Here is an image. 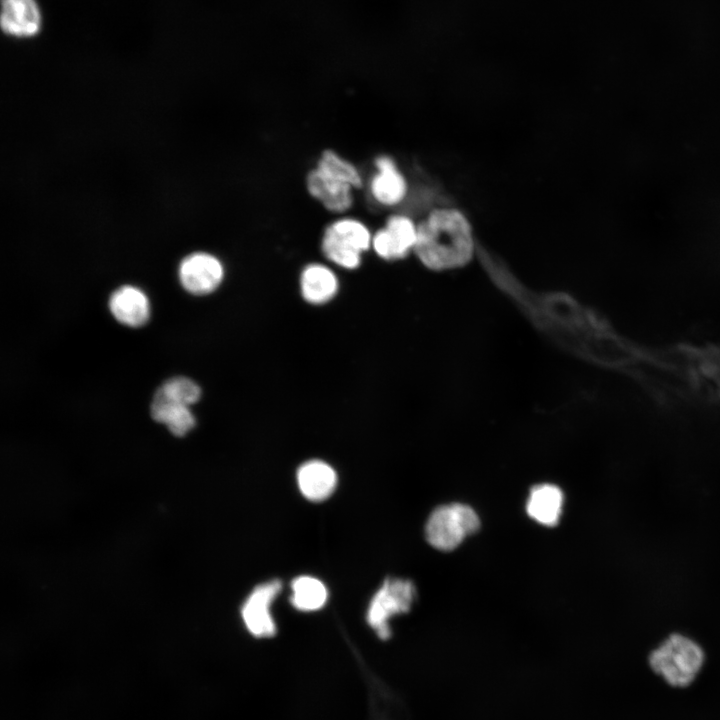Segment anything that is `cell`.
I'll return each mask as SVG.
<instances>
[{
	"label": "cell",
	"mask_w": 720,
	"mask_h": 720,
	"mask_svg": "<svg viewBox=\"0 0 720 720\" xmlns=\"http://www.w3.org/2000/svg\"><path fill=\"white\" fill-rule=\"evenodd\" d=\"M413 250L419 260L431 270L464 266L473 254L469 222L457 210H434L417 225V239Z\"/></svg>",
	"instance_id": "6da1fadb"
},
{
	"label": "cell",
	"mask_w": 720,
	"mask_h": 720,
	"mask_svg": "<svg viewBox=\"0 0 720 720\" xmlns=\"http://www.w3.org/2000/svg\"><path fill=\"white\" fill-rule=\"evenodd\" d=\"M373 233L360 219L342 216L323 231L321 251L327 260L347 269H357L364 252L371 249Z\"/></svg>",
	"instance_id": "7a4b0ae2"
},
{
	"label": "cell",
	"mask_w": 720,
	"mask_h": 720,
	"mask_svg": "<svg viewBox=\"0 0 720 720\" xmlns=\"http://www.w3.org/2000/svg\"><path fill=\"white\" fill-rule=\"evenodd\" d=\"M704 663L701 647L680 634H672L649 656L651 669L671 686H688Z\"/></svg>",
	"instance_id": "3957f363"
},
{
	"label": "cell",
	"mask_w": 720,
	"mask_h": 720,
	"mask_svg": "<svg viewBox=\"0 0 720 720\" xmlns=\"http://www.w3.org/2000/svg\"><path fill=\"white\" fill-rule=\"evenodd\" d=\"M480 527L476 512L468 505L452 503L437 507L429 516L425 534L431 546L438 550L455 549L465 537Z\"/></svg>",
	"instance_id": "277c9868"
},
{
	"label": "cell",
	"mask_w": 720,
	"mask_h": 720,
	"mask_svg": "<svg viewBox=\"0 0 720 720\" xmlns=\"http://www.w3.org/2000/svg\"><path fill=\"white\" fill-rule=\"evenodd\" d=\"M415 596V587L409 580L390 578L384 581L367 610V622L381 639L390 637V619L408 612Z\"/></svg>",
	"instance_id": "5b68a950"
},
{
	"label": "cell",
	"mask_w": 720,
	"mask_h": 720,
	"mask_svg": "<svg viewBox=\"0 0 720 720\" xmlns=\"http://www.w3.org/2000/svg\"><path fill=\"white\" fill-rule=\"evenodd\" d=\"M416 239L417 225L409 217L391 215L385 225L373 233L371 248L384 260H399L414 249Z\"/></svg>",
	"instance_id": "8992f818"
},
{
	"label": "cell",
	"mask_w": 720,
	"mask_h": 720,
	"mask_svg": "<svg viewBox=\"0 0 720 720\" xmlns=\"http://www.w3.org/2000/svg\"><path fill=\"white\" fill-rule=\"evenodd\" d=\"M224 277L222 262L207 252L187 255L179 266V279L183 287L194 295L215 291Z\"/></svg>",
	"instance_id": "52a82bcc"
},
{
	"label": "cell",
	"mask_w": 720,
	"mask_h": 720,
	"mask_svg": "<svg viewBox=\"0 0 720 720\" xmlns=\"http://www.w3.org/2000/svg\"><path fill=\"white\" fill-rule=\"evenodd\" d=\"M279 580H271L254 588L244 602L241 614L247 630L257 638L275 635L276 625L270 612L275 597L281 590Z\"/></svg>",
	"instance_id": "ba28073f"
},
{
	"label": "cell",
	"mask_w": 720,
	"mask_h": 720,
	"mask_svg": "<svg viewBox=\"0 0 720 720\" xmlns=\"http://www.w3.org/2000/svg\"><path fill=\"white\" fill-rule=\"evenodd\" d=\"M305 186L309 195L331 213L343 214L353 206L354 188L323 174L316 167L306 174Z\"/></svg>",
	"instance_id": "9c48e42d"
},
{
	"label": "cell",
	"mask_w": 720,
	"mask_h": 720,
	"mask_svg": "<svg viewBox=\"0 0 720 720\" xmlns=\"http://www.w3.org/2000/svg\"><path fill=\"white\" fill-rule=\"evenodd\" d=\"M374 165L377 172L369 181V192L373 200L387 207L399 204L406 195L407 183L394 160L380 155L375 158Z\"/></svg>",
	"instance_id": "30bf717a"
},
{
	"label": "cell",
	"mask_w": 720,
	"mask_h": 720,
	"mask_svg": "<svg viewBox=\"0 0 720 720\" xmlns=\"http://www.w3.org/2000/svg\"><path fill=\"white\" fill-rule=\"evenodd\" d=\"M1 29L8 35L30 37L39 30L40 15L35 0H1Z\"/></svg>",
	"instance_id": "8fae6325"
},
{
	"label": "cell",
	"mask_w": 720,
	"mask_h": 720,
	"mask_svg": "<svg viewBox=\"0 0 720 720\" xmlns=\"http://www.w3.org/2000/svg\"><path fill=\"white\" fill-rule=\"evenodd\" d=\"M297 481L305 498L319 502L333 493L337 484V475L326 462L310 460L303 463L298 469Z\"/></svg>",
	"instance_id": "7c38bea8"
},
{
	"label": "cell",
	"mask_w": 720,
	"mask_h": 720,
	"mask_svg": "<svg viewBox=\"0 0 720 720\" xmlns=\"http://www.w3.org/2000/svg\"><path fill=\"white\" fill-rule=\"evenodd\" d=\"M109 307L113 316L130 327L144 325L150 316V305L146 295L133 286H123L110 297Z\"/></svg>",
	"instance_id": "4fadbf2b"
},
{
	"label": "cell",
	"mask_w": 720,
	"mask_h": 720,
	"mask_svg": "<svg viewBox=\"0 0 720 720\" xmlns=\"http://www.w3.org/2000/svg\"><path fill=\"white\" fill-rule=\"evenodd\" d=\"M338 288V278L327 265L310 263L301 272V294L310 304L327 303L336 295Z\"/></svg>",
	"instance_id": "5bb4252c"
},
{
	"label": "cell",
	"mask_w": 720,
	"mask_h": 720,
	"mask_svg": "<svg viewBox=\"0 0 720 720\" xmlns=\"http://www.w3.org/2000/svg\"><path fill=\"white\" fill-rule=\"evenodd\" d=\"M563 493L553 484L534 486L526 505L527 514L545 526H555L561 516Z\"/></svg>",
	"instance_id": "9a60e30c"
},
{
	"label": "cell",
	"mask_w": 720,
	"mask_h": 720,
	"mask_svg": "<svg viewBox=\"0 0 720 720\" xmlns=\"http://www.w3.org/2000/svg\"><path fill=\"white\" fill-rule=\"evenodd\" d=\"M151 416L155 421L165 424L176 436H184L195 426V418L189 406L171 401L158 390L151 404Z\"/></svg>",
	"instance_id": "2e32d148"
},
{
	"label": "cell",
	"mask_w": 720,
	"mask_h": 720,
	"mask_svg": "<svg viewBox=\"0 0 720 720\" xmlns=\"http://www.w3.org/2000/svg\"><path fill=\"white\" fill-rule=\"evenodd\" d=\"M291 604L298 610L309 612L324 606L328 592L325 585L317 578L300 576L291 582Z\"/></svg>",
	"instance_id": "e0dca14e"
},
{
	"label": "cell",
	"mask_w": 720,
	"mask_h": 720,
	"mask_svg": "<svg viewBox=\"0 0 720 720\" xmlns=\"http://www.w3.org/2000/svg\"><path fill=\"white\" fill-rule=\"evenodd\" d=\"M315 167L323 174L346 183L354 189H360L364 184L359 169L334 150H324Z\"/></svg>",
	"instance_id": "ac0fdd59"
},
{
	"label": "cell",
	"mask_w": 720,
	"mask_h": 720,
	"mask_svg": "<svg viewBox=\"0 0 720 720\" xmlns=\"http://www.w3.org/2000/svg\"><path fill=\"white\" fill-rule=\"evenodd\" d=\"M158 391L166 398L179 404L190 406L201 396L200 387L186 377H174L167 380Z\"/></svg>",
	"instance_id": "d6986e66"
}]
</instances>
